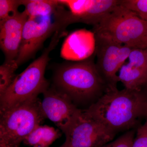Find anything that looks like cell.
<instances>
[{"label":"cell","mask_w":147,"mask_h":147,"mask_svg":"<svg viewBox=\"0 0 147 147\" xmlns=\"http://www.w3.org/2000/svg\"><path fill=\"white\" fill-rule=\"evenodd\" d=\"M132 147H147V118L144 124L137 128Z\"/></svg>","instance_id":"20"},{"label":"cell","mask_w":147,"mask_h":147,"mask_svg":"<svg viewBox=\"0 0 147 147\" xmlns=\"http://www.w3.org/2000/svg\"><path fill=\"white\" fill-rule=\"evenodd\" d=\"M53 85L75 104L90 103L91 105L108 90L93 57L61 64L54 72Z\"/></svg>","instance_id":"2"},{"label":"cell","mask_w":147,"mask_h":147,"mask_svg":"<svg viewBox=\"0 0 147 147\" xmlns=\"http://www.w3.org/2000/svg\"><path fill=\"white\" fill-rule=\"evenodd\" d=\"M127 63L137 68L147 69V48H134L128 57Z\"/></svg>","instance_id":"17"},{"label":"cell","mask_w":147,"mask_h":147,"mask_svg":"<svg viewBox=\"0 0 147 147\" xmlns=\"http://www.w3.org/2000/svg\"><path fill=\"white\" fill-rule=\"evenodd\" d=\"M119 82L125 88L139 91L147 86V69L137 68L128 63L124 64L118 74Z\"/></svg>","instance_id":"12"},{"label":"cell","mask_w":147,"mask_h":147,"mask_svg":"<svg viewBox=\"0 0 147 147\" xmlns=\"http://www.w3.org/2000/svg\"><path fill=\"white\" fill-rule=\"evenodd\" d=\"M53 16L28 17L24 25L19 53L16 60L18 66L33 58L45 40L51 35L59 31H65L67 27L64 22L61 10H57L55 21H53Z\"/></svg>","instance_id":"6"},{"label":"cell","mask_w":147,"mask_h":147,"mask_svg":"<svg viewBox=\"0 0 147 147\" xmlns=\"http://www.w3.org/2000/svg\"><path fill=\"white\" fill-rule=\"evenodd\" d=\"M59 147H68L66 146H65V145H64L63 144V145H62V146H61Z\"/></svg>","instance_id":"22"},{"label":"cell","mask_w":147,"mask_h":147,"mask_svg":"<svg viewBox=\"0 0 147 147\" xmlns=\"http://www.w3.org/2000/svg\"></svg>","instance_id":"23"},{"label":"cell","mask_w":147,"mask_h":147,"mask_svg":"<svg viewBox=\"0 0 147 147\" xmlns=\"http://www.w3.org/2000/svg\"><path fill=\"white\" fill-rule=\"evenodd\" d=\"M145 91L146 93V106H145V117L147 118V86L145 88Z\"/></svg>","instance_id":"21"},{"label":"cell","mask_w":147,"mask_h":147,"mask_svg":"<svg viewBox=\"0 0 147 147\" xmlns=\"http://www.w3.org/2000/svg\"><path fill=\"white\" fill-rule=\"evenodd\" d=\"M22 0H0V21L18 12Z\"/></svg>","instance_id":"18"},{"label":"cell","mask_w":147,"mask_h":147,"mask_svg":"<svg viewBox=\"0 0 147 147\" xmlns=\"http://www.w3.org/2000/svg\"><path fill=\"white\" fill-rule=\"evenodd\" d=\"M22 2L28 16L32 17L53 16L60 5L57 0H22Z\"/></svg>","instance_id":"14"},{"label":"cell","mask_w":147,"mask_h":147,"mask_svg":"<svg viewBox=\"0 0 147 147\" xmlns=\"http://www.w3.org/2000/svg\"><path fill=\"white\" fill-rule=\"evenodd\" d=\"M16 60L5 61L0 66V96L10 86L16 75L18 67Z\"/></svg>","instance_id":"15"},{"label":"cell","mask_w":147,"mask_h":147,"mask_svg":"<svg viewBox=\"0 0 147 147\" xmlns=\"http://www.w3.org/2000/svg\"><path fill=\"white\" fill-rule=\"evenodd\" d=\"M135 134L134 129L129 130L115 141L100 147H132Z\"/></svg>","instance_id":"19"},{"label":"cell","mask_w":147,"mask_h":147,"mask_svg":"<svg viewBox=\"0 0 147 147\" xmlns=\"http://www.w3.org/2000/svg\"><path fill=\"white\" fill-rule=\"evenodd\" d=\"M28 18L24 10L0 21V46L5 61L16 60L18 57L24 25Z\"/></svg>","instance_id":"10"},{"label":"cell","mask_w":147,"mask_h":147,"mask_svg":"<svg viewBox=\"0 0 147 147\" xmlns=\"http://www.w3.org/2000/svg\"><path fill=\"white\" fill-rule=\"evenodd\" d=\"M45 119L38 97L0 111V147H20Z\"/></svg>","instance_id":"5"},{"label":"cell","mask_w":147,"mask_h":147,"mask_svg":"<svg viewBox=\"0 0 147 147\" xmlns=\"http://www.w3.org/2000/svg\"><path fill=\"white\" fill-rule=\"evenodd\" d=\"M60 131L48 125H38L24 139L23 143L32 147H49L61 137Z\"/></svg>","instance_id":"13"},{"label":"cell","mask_w":147,"mask_h":147,"mask_svg":"<svg viewBox=\"0 0 147 147\" xmlns=\"http://www.w3.org/2000/svg\"><path fill=\"white\" fill-rule=\"evenodd\" d=\"M65 32H56L48 47L22 73L16 75L10 86L0 96V111L38 97L49 88L45 77L46 67L50 60L49 55L57 45Z\"/></svg>","instance_id":"3"},{"label":"cell","mask_w":147,"mask_h":147,"mask_svg":"<svg viewBox=\"0 0 147 147\" xmlns=\"http://www.w3.org/2000/svg\"><path fill=\"white\" fill-rule=\"evenodd\" d=\"M96 42V67L108 90L117 89L118 72L125 63L133 47L94 35Z\"/></svg>","instance_id":"7"},{"label":"cell","mask_w":147,"mask_h":147,"mask_svg":"<svg viewBox=\"0 0 147 147\" xmlns=\"http://www.w3.org/2000/svg\"><path fill=\"white\" fill-rule=\"evenodd\" d=\"M65 134L66 146L100 147L112 142L116 134L82 110Z\"/></svg>","instance_id":"8"},{"label":"cell","mask_w":147,"mask_h":147,"mask_svg":"<svg viewBox=\"0 0 147 147\" xmlns=\"http://www.w3.org/2000/svg\"><path fill=\"white\" fill-rule=\"evenodd\" d=\"M120 4L147 23V0H120Z\"/></svg>","instance_id":"16"},{"label":"cell","mask_w":147,"mask_h":147,"mask_svg":"<svg viewBox=\"0 0 147 147\" xmlns=\"http://www.w3.org/2000/svg\"><path fill=\"white\" fill-rule=\"evenodd\" d=\"M146 101L144 88L139 91L108 90L83 111L116 134L139 126V119L145 117Z\"/></svg>","instance_id":"1"},{"label":"cell","mask_w":147,"mask_h":147,"mask_svg":"<svg viewBox=\"0 0 147 147\" xmlns=\"http://www.w3.org/2000/svg\"><path fill=\"white\" fill-rule=\"evenodd\" d=\"M120 0H92L84 14L76 19L77 23L94 26L120 4Z\"/></svg>","instance_id":"11"},{"label":"cell","mask_w":147,"mask_h":147,"mask_svg":"<svg viewBox=\"0 0 147 147\" xmlns=\"http://www.w3.org/2000/svg\"><path fill=\"white\" fill-rule=\"evenodd\" d=\"M43 94L41 108L44 116L65 134L82 110L68 96L54 87L49 88Z\"/></svg>","instance_id":"9"},{"label":"cell","mask_w":147,"mask_h":147,"mask_svg":"<svg viewBox=\"0 0 147 147\" xmlns=\"http://www.w3.org/2000/svg\"><path fill=\"white\" fill-rule=\"evenodd\" d=\"M94 34L134 48H147V23L120 4L95 26Z\"/></svg>","instance_id":"4"}]
</instances>
